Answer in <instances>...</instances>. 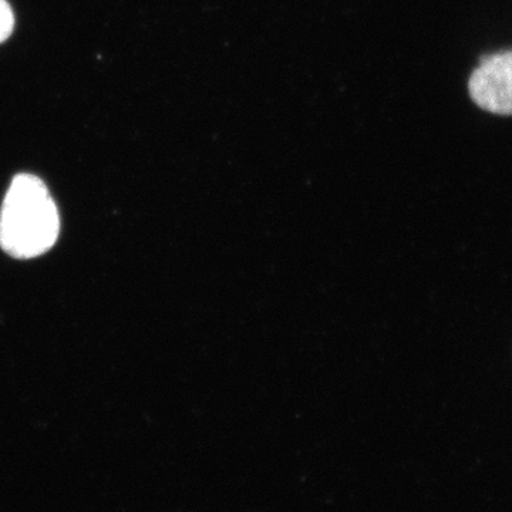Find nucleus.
I'll use <instances>...</instances> for the list:
<instances>
[{
    "label": "nucleus",
    "mask_w": 512,
    "mask_h": 512,
    "mask_svg": "<svg viewBox=\"0 0 512 512\" xmlns=\"http://www.w3.org/2000/svg\"><path fill=\"white\" fill-rule=\"evenodd\" d=\"M59 232V211L46 184L36 175H16L0 211L3 251L13 258H36L53 248Z\"/></svg>",
    "instance_id": "f257e3e1"
},
{
    "label": "nucleus",
    "mask_w": 512,
    "mask_h": 512,
    "mask_svg": "<svg viewBox=\"0 0 512 512\" xmlns=\"http://www.w3.org/2000/svg\"><path fill=\"white\" fill-rule=\"evenodd\" d=\"M478 107L501 116H512V50L483 57L468 82Z\"/></svg>",
    "instance_id": "f03ea898"
},
{
    "label": "nucleus",
    "mask_w": 512,
    "mask_h": 512,
    "mask_svg": "<svg viewBox=\"0 0 512 512\" xmlns=\"http://www.w3.org/2000/svg\"><path fill=\"white\" fill-rule=\"evenodd\" d=\"M15 28V15L6 0H0V43L8 40Z\"/></svg>",
    "instance_id": "7ed1b4c3"
}]
</instances>
